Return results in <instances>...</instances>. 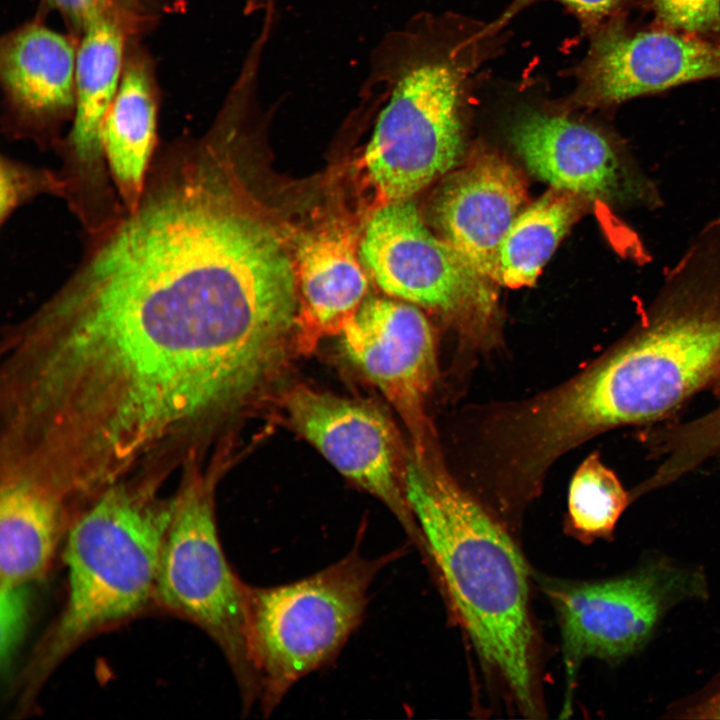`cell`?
I'll return each instance as SVG.
<instances>
[{
  "label": "cell",
  "instance_id": "6da1fadb",
  "mask_svg": "<svg viewBox=\"0 0 720 720\" xmlns=\"http://www.w3.org/2000/svg\"><path fill=\"white\" fill-rule=\"evenodd\" d=\"M49 300L159 316L208 336L256 392L296 318L291 261L271 230L222 187L188 173L151 179Z\"/></svg>",
  "mask_w": 720,
  "mask_h": 720
},
{
  "label": "cell",
  "instance_id": "7a4b0ae2",
  "mask_svg": "<svg viewBox=\"0 0 720 720\" xmlns=\"http://www.w3.org/2000/svg\"><path fill=\"white\" fill-rule=\"evenodd\" d=\"M644 321L577 376L516 405L512 429L530 465L613 427L657 419L720 378V218L666 275Z\"/></svg>",
  "mask_w": 720,
  "mask_h": 720
},
{
  "label": "cell",
  "instance_id": "3957f363",
  "mask_svg": "<svg viewBox=\"0 0 720 720\" xmlns=\"http://www.w3.org/2000/svg\"><path fill=\"white\" fill-rule=\"evenodd\" d=\"M405 491L457 618L483 667L527 717L540 712L528 569L506 529L453 477L437 441L408 450Z\"/></svg>",
  "mask_w": 720,
  "mask_h": 720
},
{
  "label": "cell",
  "instance_id": "277c9868",
  "mask_svg": "<svg viewBox=\"0 0 720 720\" xmlns=\"http://www.w3.org/2000/svg\"><path fill=\"white\" fill-rule=\"evenodd\" d=\"M162 479L135 477L101 492L77 516L61 549L64 605L17 678V712H30L59 665L91 638L154 609L161 552L174 507Z\"/></svg>",
  "mask_w": 720,
  "mask_h": 720
},
{
  "label": "cell",
  "instance_id": "5b68a950",
  "mask_svg": "<svg viewBox=\"0 0 720 720\" xmlns=\"http://www.w3.org/2000/svg\"><path fill=\"white\" fill-rule=\"evenodd\" d=\"M414 31L374 48L365 81L384 91L365 153L370 177L390 201L409 199L458 164L463 153L465 63L428 51Z\"/></svg>",
  "mask_w": 720,
  "mask_h": 720
},
{
  "label": "cell",
  "instance_id": "8992f818",
  "mask_svg": "<svg viewBox=\"0 0 720 720\" xmlns=\"http://www.w3.org/2000/svg\"><path fill=\"white\" fill-rule=\"evenodd\" d=\"M361 539L360 533L345 557L300 580L248 584V643L264 716L301 678L335 660L363 621L375 577L402 552L366 558Z\"/></svg>",
  "mask_w": 720,
  "mask_h": 720
},
{
  "label": "cell",
  "instance_id": "52a82bcc",
  "mask_svg": "<svg viewBox=\"0 0 720 720\" xmlns=\"http://www.w3.org/2000/svg\"><path fill=\"white\" fill-rule=\"evenodd\" d=\"M210 474L188 471L175 494V507L159 564L154 609L205 632L224 655L236 680L242 708L259 698L248 643L247 593L223 551Z\"/></svg>",
  "mask_w": 720,
  "mask_h": 720
},
{
  "label": "cell",
  "instance_id": "ba28073f",
  "mask_svg": "<svg viewBox=\"0 0 720 720\" xmlns=\"http://www.w3.org/2000/svg\"><path fill=\"white\" fill-rule=\"evenodd\" d=\"M360 255L384 292L439 314L464 348L481 351L497 345L491 328L495 291L428 228L409 199L391 201L375 213Z\"/></svg>",
  "mask_w": 720,
  "mask_h": 720
},
{
  "label": "cell",
  "instance_id": "9c48e42d",
  "mask_svg": "<svg viewBox=\"0 0 720 720\" xmlns=\"http://www.w3.org/2000/svg\"><path fill=\"white\" fill-rule=\"evenodd\" d=\"M699 585L694 574L665 564L606 581L543 582L560 625L569 689L583 660H617L634 653L666 609L698 592Z\"/></svg>",
  "mask_w": 720,
  "mask_h": 720
},
{
  "label": "cell",
  "instance_id": "30bf717a",
  "mask_svg": "<svg viewBox=\"0 0 720 720\" xmlns=\"http://www.w3.org/2000/svg\"><path fill=\"white\" fill-rule=\"evenodd\" d=\"M526 168L552 188L622 210L657 208L656 184L616 137L590 124L526 109L510 127Z\"/></svg>",
  "mask_w": 720,
  "mask_h": 720
},
{
  "label": "cell",
  "instance_id": "8fae6325",
  "mask_svg": "<svg viewBox=\"0 0 720 720\" xmlns=\"http://www.w3.org/2000/svg\"><path fill=\"white\" fill-rule=\"evenodd\" d=\"M295 429L345 477L384 503L424 548L405 491L408 451L377 407L299 385L285 397Z\"/></svg>",
  "mask_w": 720,
  "mask_h": 720
},
{
  "label": "cell",
  "instance_id": "7c38bea8",
  "mask_svg": "<svg viewBox=\"0 0 720 720\" xmlns=\"http://www.w3.org/2000/svg\"><path fill=\"white\" fill-rule=\"evenodd\" d=\"M132 26L118 15L99 16L82 31L77 47L75 108L58 174L65 186L64 198L89 232L120 212L111 200L102 128L120 85Z\"/></svg>",
  "mask_w": 720,
  "mask_h": 720
},
{
  "label": "cell",
  "instance_id": "4fadbf2b",
  "mask_svg": "<svg viewBox=\"0 0 720 720\" xmlns=\"http://www.w3.org/2000/svg\"><path fill=\"white\" fill-rule=\"evenodd\" d=\"M339 334L347 358L403 419L412 448L422 449L436 435L425 408L438 378L435 335L427 317L407 301L370 298Z\"/></svg>",
  "mask_w": 720,
  "mask_h": 720
},
{
  "label": "cell",
  "instance_id": "5bb4252c",
  "mask_svg": "<svg viewBox=\"0 0 720 720\" xmlns=\"http://www.w3.org/2000/svg\"><path fill=\"white\" fill-rule=\"evenodd\" d=\"M720 77V43L668 27L620 23L594 38L579 71L581 103L608 107L685 83Z\"/></svg>",
  "mask_w": 720,
  "mask_h": 720
},
{
  "label": "cell",
  "instance_id": "9a60e30c",
  "mask_svg": "<svg viewBox=\"0 0 720 720\" xmlns=\"http://www.w3.org/2000/svg\"><path fill=\"white\" fill-rule=\"evenodd\" d=\"M526 200L522 173L503 156L486 153L441 181L429 218L436 234L477 273L496 282L500 245Z\"/></svg>",
  "mask_w": 720,
  "mask_h": 720
},
{
  "label": "cell",
  "instance_id": "2e32d148",
  "mask_svg": "<svg viewBox=\"0 0 720 720\" xmlns=\"http://www.w3.org/2000/svg\"><path fill=\"white\" fill-rule=\"evenodd\" d=\"M76 55L72 40L40 23L22 25L2 39L3 92L23 133L53 132L73 118Z\"/></svg>",
  "mask_w": 720,
  "mask_h": 720
},
{
  "label": "cell",
  "instance_id": "e0dca14e",
  "mask_svg": "<svg viewBox=\"0 0 720 720\" xmlns=\"http://www.w3.org/2000/svg\"><path fill=\"white\" fill-rule=\"evenodd\" d=\"M158 95L150 60L126 55L117 94L102 128V148L109 175L124 210L138 204L156 145Z\"/></svg>",
  "mask_w": 720,
  "mask_h": 720
},
{
  "label": "cell",
  "instance_id": "ac0fdd59",
  "mask_svg": "<svg viewBox=\"0 0 720 720\" xmlns=\"http://www.w3.org/2000/svg\"><path fill=\"white\" fill-rule=\"evenodd\" d=\"M299 273L302 302L295 345L307 353L323 337L341 332L361 305L367 280L348 240L334 233L313 236L302 245Z\"/></svg>",
  "mask_w": 720,
  "mask_h": 720
},
{
  "label": "cell",
  "instance_id": "d6986e66",
  "mask_svg": "<svg viewBox=\"0 0 720 720\" xmlns=\"http://www.w3.org/2000/svg\"><path fill=\"white\" fill-rule=\"evenodd\" d=\"M586 201L552 188L523 209L499 248L496 283L508 288L534 285Z\"/></svg>",
  "mask_w": 720,
  "mask_h": 720
},
{
  "label": "cell",
  "instance_id": "ffe728a7",
  "mask_svg": "<svg viewBox=\"0 0 720 720\" xmlns=\"http://www.w3.org/2000/svg\"><path fill=\"white\" fill-rule=\"evenodd\" d=\"M630 500L615 473L593 453L571 479L565 530L585 544L609 539Z\"/></svg>",
  "mask_w": 720,
  "mask_h": 720
},
{
  "label": "cell",
  "instance_id": "44dd1931",
  "mask_svg": "<svg viewBox=\"0 0 720 720\" xmlns=\"http://www.w3.org/2000/svg\"><path fill=\"white\" fill-rule=\"evenodd\" d=\"M42 192H53L64 197L65 186L58 173L31 168L11 159H2L0 189L2 222L21 203Z\"/></svg>",
  "mask_w": 720,
  "mask_h": 720
},
{
  "label": "cell",
  "instance_id": "7402d4cb",
  "mask_svg": "<svg viewBox=\"0 0 720 720\" xmlns=\"http://www.w3.org/2000/svg\"><path fill=\"white\" fill-rule=\"evenodd\" d=\"M651 1L665 27L701 37L720 32V0Z\"/></svg>",
  "mask_w": 720,
  "mask_h": 720
},
{
  "label": "cell",
  "instance_id": "603a6c76",
  "mask_svg": "<svg viewBox=\"0 0 720 720\" xmlns=\"http://www.w3.org/2000/svg\"><path fill=\"white\" fill-rule=\"evenodd\" d=\"M718 447L720 407L678 433L668 463L676 473L682 474Z\"/></svg>",
  "mask_w": 720,
  "mask_h": 720
},
{
  "label": "cell",
  "instance_id": "cb8c5ba5",
  "mask_svg": "<svg viewBox=\"0 0 720 720\" xmlns=\"http://www.w3.org/2000/svg\"><path fill=\"white\" fill-rule=\"evenodd\" d=\"M71 27L82 33L94 19L106 14L125 18L132 25L137 19L140 0H45Z\"/></svg>",
  "mask_w": 720,
  "mask_h": 720
},
{
  "label": "cell",
  "instance_id": "d4e9b609",
  "mask_svg": "<svg viewBox=\"0 0 720 720\" xmlns=\"http://www.w3.org/2000/svg\"><path fill=\"white\" fill-rule=\"evenodd\" d=\"M540 0H514L503 14L499 24L512 17L520 9ZM569 8L587 27H597L613 15L625 0H554Z\"/></svg>",
  "mask_w": 720,
  "mask_h": 720
},
{
  "label": "cell",
  "instance_id": "484cf974",
  "mask_svg": "<svg viewBox=\"0 0 720 720\" xmlns=\"http://www.w3.org/2000/svg\"><path fill=\"white\" fill-rule=\"evenodd\" d=\"M685 712L689 718L720 719V681Z\"/></svg>",
  "mask_w": 720,
  "mask_h": 720
},
{
  "label": "cell",
  "instance_id": "4316f807",
  "mask_svg": "<svg viewBox=\"0 0 720 720\" xmlns=\"http://www.w3.org/2000/svg\"><path fill=\"white\" fill-rule=\"evenodd\" d=\"M275 4V0H245L246 7L251 11H262Z\"/></svg>",
  "mask_w": 720,
  "mask_h": 720
}]
</instances>
